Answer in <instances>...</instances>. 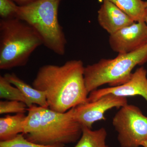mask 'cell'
Listing matches in <instances>:
<instances>
[{
  "instance_id": "obj_17",
  "label": "cell",
  "mask_w": 147,
  "mask_h": 147,
  "mask_svg": "<svg viewBox=\"0 0 147 147\" xmlns=\"http://www.w3.org/2000/svg\"><path fill=\"white\" fill-rule=\"evenodd\" d=\"M0 147H65V145L39 144L29 141L24 134H20L8 141H0Z\"/></svg>"
},
{
  "instance_id": "obj_5",
  "label": "cell",
  "mask_w": 147,
  "mask_h": 147,
  "mask_svg": "<svg viewBox=\"0 0 147 147\" xmlns=\"http://www.w3.org/2000/svg\"><path fill=\"white\" fill-rule=\"evenodd\" d=\"M82 129L75 118L74 108L64 113L43 108L38 131L24 136L29 141L39 144L65 145L78 142L82 136Z\"/></svg>"
},
{
  "instance_id": "obj_1",
  "label": "cell",
  "mask_w": 147,
  "mask_h": 147,
  "mask_svg": "<svg viewBox=\"0 0 147 147\" xmlns=\"http://www.w3.org/2000/svg\"><path fill=\"white\" fill-rule=\"evenodd\" d=\"M84 68L80 60L68 61L61 65H45L38 69L32 86L45 92L50 110L65 113L88 102Z\"/></svg>"
},
{
  "instance_id": "obj_16",
  "label": "cell",
  "mask_w": 147,
  "mask_h": 147,
  "mask_svg": "<svg viewBox=\"0 0 147 147\" xmlns=\"http://www.w3.org/2000/svg\"><path fill=\"white\" fill-rule=\"evenodd\" d=\"M0 98L24 102L28 108L33 105L19 89L11 84L4 76H0Z\"/></svg>"
},
{
  "instance_id": "obj_7",
  "label": "cell",
  "mask_w": 147,
  "mask_h": 147,
  "mask_svg": "<svg viewBox=\"0 0 147 147\" xmlns=\"http://www.w3.org/2000/svg\"><path fill=\"white\" fill-rule=\"evenodd\" d=\"M128 104L127 97L108 94L74 108L75 118L82 127L92 129L96 122L105 120V113L114 108L120 109Z\"/></svg>"
},
{
  "instance_id": "obj_12",
  "label": "cell",
  "mask_w": 147,
  "mask_h": 147,
  "mask_svg": "<svg viewBox=\"0 0 147 147\" xmlns=\"http://www.w3.org/2000/svg\"><path fill=\"white\" fill-rule=\"evenodd\" d=\"M25 113L7 115L0 118V141H6L15 138L24 131Z\"/></svg>"
},
{
  "instance_id": "obj_22",
  "label": "cell",
  "mask_w": 147,
  "mask_h": 147,
  "mask_svg": "<svg viewBox=\"0 0 147 147\" xmlns=\"http://www.w3.org/2000/svg\"><path fill=\"white\" fill-rule=\"evenodd\" d=\"M142 146L143 147H147V141H146L142 144Z\"/></svg>"
},
{
  "instance_id": "obj_2",
  "label": "cell",
  "mask_w": 147,
  "mask_h": 147,
  "mask_svg": "<svg viewBox=\"0 0 147 147\" xmlns=\"http://www.w3.org/2000/svg\"><path fill=\"white\" fill-rule=\"evenodd\" d=\"M43 45L30 26L17 18L0 20V69L24 66L35 50Z\"/></svg>"
},
{
  "instance_id": "obj_18",
  "label": "cell",
  "mask_w": 147,
  "mask_h": 147,
  "mask_svg": "<svg viewBox=\"0 0 147 147\" xmlns=\"http://www.w3.org/2000/svg\"><path fill=\"white\" fill-rule=\"evenodd\" d=\"M26 103L16 100H1L0 101V114L25 113L28 111Z\"/></svg>"
},
{
  "instance_id": "obj_4",
  "label": "cell",
  "mask_w": 147,
  "mask_h": 147,
  "mask_svg": "<svg viewBox=\"0 0 147 147\" xmlns=\"http://www.w3.org/2000/svg\"><path fill=\"white\" fill-rule=\"evenodd\" d=\"M147 62V44L126 54H119L113 59H102L96 63L85 67L84 80L89 94L102 85L120 86L128 82L137 65Z\"/></svg>"
},
{
  "instance_id": "obj_14",
  "label": "cell",
  "mask_w": 147,
  "mask_h": 147,
  "mask_svg": "<svg viewBox=\"0 0 147 147\" xmlns=\"http://www.w3.org/2000/svg\"><path fill=\"white\" fill-rule=\"evenodd\" d=\"M81 138L74 147H110L106 144L107 132L104 127L93 130L82 127Z\"/></svg>"
},
{
  "instance_id": "obj_15",
  "label": "cell",
  "mask_w": 147,
  "mask_h": 147,
  "mask_svg": "<svg viewBox=\"0 0 147 147\" xmlns=\"http://www.w3.org/2000/svg\"><path fill=\"white\" fill-rule=\"evenodd\" d=\"M43 107L33 104L28 108V114L24 122V136H30L36 133L41 125Z\"/></svg>"
},
{
  "instance_id": "obj_3",
  "label": "cell",
  "mask_w": 147,
  "mask_h": 147,
  "mask_svg": "<svg viewBox=\"0 0 147 147\" xmlns=\"http://www.w3.org/2000/svg\"><path fill=\"white\" fill-rule=\"evenodd\" d=\"M62 0H36L18 6L16 18L33 28L41 38L43 45L59 56L65 54L67 41L58 18Z\"/></svg>"
},
{
  "instance_id": "obj_11",
  "label": "cell",
  "mask_w": 147,
  "mask_h": 147,
  "mask_svg": "<svg viewBox=\"0 0 147 147\" xmlns=\"http://www.w3.org/2000/svg\"><path fill=\"white\" fill-rule=\"evenodd\" d=\"M4 76L11 84L19 89L32 104L43 108H49L45 92L32 87L15 74L7 73Z\"/></svg>"
},
{
  "instance_id": "obj_21",
  "label": "cell",
  "mask_w": 147,
  "mask_h": 147,
  "mask_svg": "<svg viewBox=\"0 0 147 147\" xmlns=\"http://www.w3.org/2000/svg\"><path fill=\"white\" fill-rule=\"evenodd\" d=\"M146 2V17H145V22L147 26V1Z\"/></svg>"
},
{
  "instance_id": "obj_10",
  "label": "cell",
  "mask_w": 147,
  "mask_h": 147,
  "mask_svg": "<svg viewBox=\"0 0 147 147\" xmlns=\"http://www.w3.org/2000/svg\"><path fill=\"white\" fill-rule=\"evenodd\" d=\"M98 21L110 34L133 24L134 21L114 3L103 0L98 11Z\"/></svg>"
},
{
  "instance_id": "obj_13",
  "label": "cell",
  "mask_w": 147,
  "mask_h": 147,
  "mask_svg": "<svg viewBox=\"0 0 147 147\" xmlns=\"http://www.w3.org/2000/svg\"><path fill=\"white\" fill-rule=\"evenodd\" d=\"M126 13L134 22H145L146 2L143 0H106Z\"/></svg>"
},
{
  "instance_id": "obj_6",
  "label": "cell",
  "mask_w": 147,
  "mask_h": 147,
  "mask_svg": "<svg viewBox=\"0 0 147 147\" xmlns=\"http://www.w3.org/2000/svg\"><path fill=\"white\" fill-rule=\"evenodd\" d=\"M121 147H139L147 141V117L133 105L120 108L113 120Z\"/></svg>"
},
{
  "instance_id": "obj_8",
  "label": "cell",
  "mask_w": 147,
  "mask_h": 147,
  "mask_svg": "<svg viewBox=\"0 0 147 147\" xmlns=\"http://www.w3.org/2000/svg\"><path fill=\"white\" fill-rule=\"evenodd\" d=\"M111 49L119 54L131 53L147 44V26L145 22H134L110 34Z\"/></svg>"
},
{
  "instance_id": "obj_19",
  "label": "cell",
  "mask_w": 147,
  "mask_h": 147,
  "mask_svg": "<svg viewBox=\"0 0 147 147\" xmlns=\"http://www.w3.org/2000/svg\"><path fill=\"white\" fill-rule=\"evenodd\" d=\"M18 5L12 0H0L1 19L16 18Z\"/></svg>"
},
{
  "instance_id": "obj_20",
  "label": "cell",
  "mask_w": 147,
  "mask_h": 147,
  "mask_svg": "<svg viewBox=\"0 0 147 147\" xmlns=\"http://www.w3.org/2000/svg\"><path fill=\"white\" fill-rule=\"evenodd\" d=\"M18 6H23L29 4L36 0H12Z\"/></svg>"
},
{
  "instance_id": "obj_9",
  "label": "cell",
  "mask_w": 147,
  "mask_h": 147,
  "mask_svg": "<svg viewBox=\"0 0 147 147\" xmlns=\"http://www.w3.org/2000/svg\"><path fill=\"white\" fill-rule=\"evenodd\" d=\"M108 94L124 97L140 96L147 102L146 69L143 66L137 68L128 82L120 86L98 89L91 92L88 96V102L94 101Z\"/></svg>"
}]
</instances>
